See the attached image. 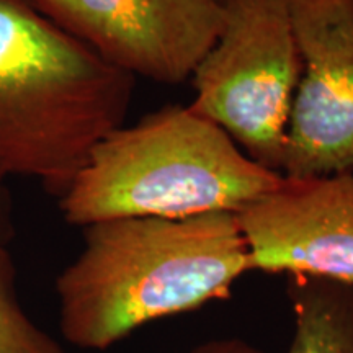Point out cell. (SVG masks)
I'll list each match as a JSON object with an SVG mask.
<instances>
[{
  "instance_id": "1",
  "label": "cell",
  "mask_w": 353,
  "mask_h": 353,
  "mask_svg": "<svg viewBox=\"0 0 353 353\" xmlns=\"http://www.w3.org/2000/svg\"><path fill=\"white\" fill-rule=\"evenodd\" d=\"M247 272L234 213L99 221L83 228V249L56 278L61 334L107 350L149 322L226 301Z\"/></svg>"
},
{
  "instance_id": "2",
  "label": "cell",
  "mask_w": 353,
  "mask_h": 353,
  "mask_svg": "<svg viewBox=\"0 0 353 353\" xmlns=\"http://www.w3.org/2000/svg\"><path fill=\"white\" fill-rule=\"evenodd\" d=\"M136 79L34 0H0V180L57 198L100 141L125 125Z\"/></svg>"
},
{
  "instance_id": "3",
  "label": "cell",
  "mask_w": 353,
  "mask_h": 353,
  "mask_svg": "<svg viewBox=\"0 0 353 353\" xmlns=\"http://www.w3.org/2000/svg\"><path fill=\"white\" fill-rule=\"evenodd\" d=\"M283 175L260 165L190 105H172L120 126L92 151L59 198L65 223L241 213Z\"/></svg>"
},
{
  "instance_id": "4",
  "label": "cell",
  "mask_w": 353,
  "mask_h": 353,
  "mask_svg": "<svg viewBox=\"0 0 353 353\" xmlns=\"http://www.w3.org/2000/svg\"><path fill=\"white\" fill-rule=\"evenodd\" d=\"M223 28L193 72L190 107L281 174L301 57L288 0H223Z\"/></svg>"
},
{
  "instance_id": "5",
  "label": "cell",
  "mask_w": 353,
  "mask_h": 353,
  "mask_svg": "<svg viewBox=\"0 0 353 353\" xmlns=\"http://www.w3.org/2000/svg\"><path fill=\"white\" fill-rule=\"evenodd\" d=\"M301 74L281 175L353 172V0H288Z\"/></svg>"
},
{
  "instance_id": "6",
  "label": "cell",
  "mask_w": 353,
  "mask_h": 353,
  "mask_svg": "<svg viewBox=\"0 0 353 353\" xmlns=\"http://www.w3.org/2000/svg\"><path fill=\"white\" fill-rule=\"evenodd\" d=\"M132 77L176 85L218 39L221 0H51L43 10Z\"/></svg>"
},
{
  "instance_id": "7",
  "label": "cell",
  "mask_w": 353,
  "mask_h": 353,
  "mask_svg": "<svg viewBox=\"0 0 353 353\" xmlns=\"http://www.w3.org/2000/svg\"><path fill=\"white\" fill-rule=\"evenodd\" d=\"M252 270L353 285V172L286 179L237 213Z\"/></svg>"
},
{
  "instance_id": "8",
  "label": "cell",
  "mask_w": 353,
  "mask_h": 353,
  "mask_svg": "<svg viewBox=\"0 0 353 353\" xmlns=\"http://www.w3.org/2000/svg\"><path fill=\"white\" fill-rule=\"evenodd\" d=\"M294 317L286 353H353V285L307 273L286 283Z\"/></svg>"
},
{
  "instance_id": "9",
  "label": "cell",
  "mask_w": 353,
  "mask_h": 353,
  "mask_svg": "<svg viewBox=\"0 0 353 353\" xmlns=\"http://www.w3.org/2000/svg\"><path fill=\"white\" fill-rule=\"evenodd\" d=\"M0 353H64L21 307L17 268L8 245L0 244Z\"/></svg>"
},
{
  "instance_id": "10",
  "label": "cell",
  "mask_w": 353,
  "mask_h": 353,
  "mask_svg": "<svg viewBox=\"0 0 353 353\" xmlns=\"http://www.w3.org/2000/svg\"><path fill=\"white\" fill-rule=\"evenodd\" d=\"M190 353H265L260 348L250 345L249 342L242 339H216L208 341L196 348H193Z\"/></svg>"
},
{
  "instance_id": "11",
  "label": "cell",
  "mask_w": 353,
  "mask_h": 353,
  "mask_svg": "<svg viewBox=\"0 0 353 353\" xmlns=\"http://www.w3.org/2000/svg\"><path fill=\"white\" fill-rule=\"evenodd\" d=\"M15 236L13 226V203L7 182L0 180V244L8 245Z\"/></svg>"
},
{
  "instance_id": "12",
  "label": "cell",
  "mask_w": 353,
  "mask_h": 353,
  "mask_svg": "<svg viewBox=\"0 0 353 353\" xmlns=\"http://www.w3.org/2000/svg\"><path fill=\"white\" fill-rule=\"evenodd\" d=\"M34 2L38 3V6H39V8H41V10H44V8H46L48 6H50L51 0H34Z\"/></svg>"
},
{
  "instance_id": "13",
  "label": "cell",
  "mask_w": 353,
  "mask_h": 353,
  "mask_svg": "<svg viewBox=\"0 0 353 353\" xmlns=\"http://www.w3.org/2000/svg\"><path fill=\"white\" fill-rule=\"evenodd\" d=\"M221 2H223V0H221Z\"/></svg>"
}]
</instances>
